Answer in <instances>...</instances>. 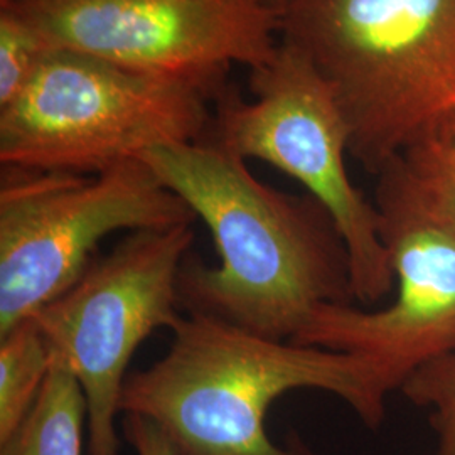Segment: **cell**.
Returning a JSON list of instances; mask_svg holds the SVG:
<instances>
[{
    "label": "cell",
    "mask_w": 455,
    "mask_h": 455,
    "mask_svg": "<svg viewBox=\"0 0 455 455\" xmlns=\"http://www.w3.org/2000/svg\"><path fill=\"white\" fill-rule=\"evenodd\" d=\"M272 7H275L276 11H280V14H282V9L287 5V2L289 0H267Z\"/></svg>",
    "instance_id": "2e32d148"
},
{
    "label": "cell",
    "mask_w": 455,
    "mask_h": 455,
    "mask_svg": "<svg viewBox=\"0 0 455 455\" xmlns=\"http://www.w3.org/2000/svg\"><path fill=\"white\" fill-rule=\"evenodd\" d=\"M253 98L220 97L212 137L244 161L270 164L299 180L329 212L349 253L355 300L368 307L395 289L378 212L346 167L351 132L331 84L309 56L280 37L251 69Z\"/></svg>",
    "instance_id": "8992f818"
},
{
    "label": "cell",
    "mask_w": 455,
    "mask_h": 455,
    "mask_svg": "<svg viewBox=\"0 0 455 455\" xmlns=\"http://www.w3.org/2000/svg\"><path fill=\"white\" fill-rule=\"evenodd\" d=\"M210 93L69 49H52L33 82L0 108V164L98 174L156 147L210 135Z\"/></svg>",
    "instance_id": "277c9868"
},
{
    "label": "cell",
    "mask_w": 455,
    "mask_h": 455,
    "mask_svg": "<svg viewBox=\"0 0 455 455\" xmlns=\"http://www.w3.org/2000/svg\"><path fill=\"white\" fill-rule=\"evenodd\" d=\"M86 400L78 379L52 364L28 417L0 442V455H83Z\"/></svg>",
    "instance_id": "30bf717a"
},
{
    "label": "cell",
    "mask_w": 455,
    "mask_h": 455,
    "mask_svg": "<svg viewBox=\"0 0 455 455\" xmlns=\"http://www.w3.org/2000/svg\"><path fill=\"white\" fill-rule=\"evenodd\" d=\"M163 358L132 371L120 413L146 417L171 455H315L295 434L270 439L267 413L293 390L338 396L376 430L390 393L363 359L275 341L204 314L182 312Z\"/></svg>",
    "instance_id": "7a4b0ae2"
},
{
    "label": "cell",
    "mask_w": 455,
    "mask_h": 455,
    "mask_svg": "<svg viewBox=\"0 0 455 455\" xmlns=\"http://www.w3.org/2000/svg\"><path fill=\"white\" fill-rule=\"evenodd\" d=\"M52 49L19 12L0 7V108L20 97Z\"/></svg>",
    "instance_id": "4fadbf2b"
},
{
    "label": "cell",
    "mask_w": 455,
    "mask_h": 455,
    "mask_svg": "<svg viewBox=\"0 0 455 455\" xmlns=\"http://www.w3.org/2000/svg\"><path fill=\"white\" fill-rule=\"evenodd\" d=\"M400 393L411 405L430 410L434 455H455V351L417 370Z\"/></svg>",
    "instance_id": "5bb4252c"
},
{
    "label": "cell",
    "mask_w": 455,
    "mask_h": 455,
    "mask_svg": "<svg viewBox=\"0 0 455 455\" xmlns=\"http://www.w3.org/2000/svg\"><path fill=\"white\" fill-rule=\"evenodd\" d=\"M423 204L455 227V140L437 139L396 157Z\"/></svg>",
    "instance_id": "7c38bea8"
},
{
    "label": "cell",
    "mask_w": 455,
    "mask_h": 455,
    "mask_svg": "<svg viewBox=\"0 0 455 455\" xmlns=\"http://www.w3.org/2000/svg\"><path fill=\"white\" fill-rule=\"evenodd\" d=\"M376 178L393 300L381 309L323 306L293 342L366 361L391 395L417 370L455 351V227L423 204L396 159Z\"/></svg>",
    "instance_id": "ba28073f"
},
{
    "label": "cell",
    "mask_w": 455,
    "mask_h": 455,
    "mask_svg": "<svg viewBox=\"0 0 455 455\" xmlns=\"http://www.w3.org/2000/svg\"><path fill=\"white\" fill-rule=\"evenodd\" d=\"M51 370L48 342L33 317L0 334V442L28 417Z\"/></svg>",
    "instance_id": "8fae6325"
},
{
    "label": "cell",
    "mask_w": 455,
    "mask_h": 455,
    "mask_svg": "<svg viewBox=\"0 0 455 455\" xmlns=\"http://www.w3.org/2000/svg\"><path fill=\"white\" fill-rule=\"evenodd\" d=\"M26 0H0V5H14V4H20Z\"/></svg>",
    "instance_id": "e0dca14e"
},
{
    "label": "cell",
    "mask_w": 455,
    "mask_h": 455,
    "mask_svg": "<svg viewBox=\"0 0 455 455\" xmlns=\"http://www.w3.org/2000/svg\"><path fill=\"white\" fill-rule=\"evenodd\" d=\"M195 240L193 225L132 231L34 314L52 364L82 387L86 455H120L115 420L132 358L152 332L180 321V267Z\"/></svg>",
    "instance_id": "52a82bcc"
},
{
    "label": "cell",
    "mask_w": 455,
    "mask_h": 455,
    "mask_svg": "<svg viewBox=\"0 0 455 455\" xmlns=\"http://www.w3.org/2000/svg\"><path fill=\"white\" fill-rule=\"evenodd\" d=\"M196 220L142 159L98 174L2 167L0 334L68 292L107 236Z\"/></svg>",
    "instance_id": "5b68a950"
},
{
    "label": "cell",
    "mask_w": 455,
    "mask_h": 455,
    "mask_svg": "<svg viewBox=\"0 0 455 455\" xmlns=\"http://www.w3.org/2000/svg\"><path fill=\"white\" fill-rule=\"evenodd\" d=\"M139 159L208 227L220 257L216 267L186 257L182 312L293 341L323 306L353 304L347 248L312 196L261 182L212 137L156 147Z\"/></svg>",
    "instance_id": "6da1fadb"
},
{
    "label": "cell",
    "mask_w": 455,
    "mask_h": 455,
    "mask_svg": "<svg viewBox=\"0 0 455 455\" xmlns=\"http://www.w3.org/2000/svg\"><path fill=\"white\" fill-rule=\"evenodd\" d=\"M9 7L54 49L92 54L210 95L231 66L275 52L282 14L267 0H26Z\"/></svg>",
    "instance_id": "9c48e42d"
},
{
    "label": "cell",
    "mask_w": 455,
    "mask_h": 455,
    "mask_svg": "<svg viewBox=\"0 0 455 455\" xmlns=\"http://www.w3.org/2000/svg\"><path fill=\"white\" fill-rule=\"evenodd\" d=\"M280 36L331 84L368 172L455 140V0H289Z\"/></svg>",
    "instance_id": "3957f363"
},
{
    "label": "cell",
    "mask_w": 455,
    "mask_h": 455,
    "mask_svg": "<svg viewBox=\"0 0 455 455\" xmlns=\"http://www.w3.org/2000/svg\"><path fill=\"white\" fill-rule=\"evenodd\" d=\"M122 435L135 455H171L161 430L146 417L125 413L122 420Z\"/></svg>",
    "instance_id": "9a60e30c"
}]
</instances>
